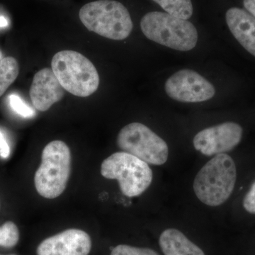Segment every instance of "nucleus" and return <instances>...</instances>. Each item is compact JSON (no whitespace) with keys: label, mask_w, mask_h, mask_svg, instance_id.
<instances>
[{"label":"nucleus","mask_w":255,"mask_h":255,"mask_svg":"<svg viewBox=\"0 0 255 255\" xmlns=\"http://www.w3.org/2000/svg\"><path fill=\"white\" fill-rule=\"evenodd\" d=\"M79 17L90 31L122 41L131 33L133 23L128 9L117 0H97L84 5Z\"/></svg>","instance_id":"obj_2"},{"label":"nucleus","mask_w":255,"mask_h":255,"mask_svg":"<svg viewBox=\"0 0 255 255\" xmlns=\"http://www.w3.org/2000/svg\"></svg>","instance_id":"obj_23"},{"label":"nucleus","mask_w":255,"mask_h":255,"mask_svg":"<svg viewBox=\"0 0 255 255\" xmlns=\"http://www.w3.org/2000/svg\"><path fill=\"white\" fill-rule=\"evenodd\" d=\"M164 90L169 98L184 103L205 102L216 94L211 82L189 69L179 70L167 79Z\"/></svg>","instance_id":"obj_8"},{"label":"nucleus","mask_w":255,"mask_h":255,"mask_svg":"<svg viewBox=\"0 0 255 255\" xmlns=\"http://www.w3.org/2000/svg\"><path fill=\"white\" fill-rule=\"evenodd\" d=\"M101 174L106 179H117L122 194L128 197L145 192L153 179L148 164L124 151L105 159L101 165Z\"/></svg>","instance_id":"obj_6"},{"label":"nucleus","mask_w":255,"mask_h":255,"mask_svg":"<svg viewBox=\"0 0 255 255\" xmlns=\"http://www.w3.org/2000/svg\"><path fill=\"white\" fill-rule=\"evenodd\" d=\"M110 255H159L158 253L150 248H137L119 245L111 252Z\"/></svg>","instance_id":"obj_18"},{"label":"nucleus","mask_w":255,"mask_h":255,"mask_svg":"<svg viewBox=\"0 0 255 255\" xmlns=\"http://www.w3.org/2000/svg\"><path fill=\"white\" fill-rule=\"evenodd\" d=\"M9 104L11 110L23 118H33L36 115L35 110H33L17 95L9 96Z\"/></svg>","instance_id":"obj_17"},{"label":"nucleus","mask_w":255,"mask_h":255,"mask_svg":"<svg viewBox=\"0 0 255 255\" xmlns=\"http://www.w3.org/2000/svg\"><path fill=\"white\" fill-rule=\"evenodd\" d=\"M243 129L234 122H226L209 127L194 137V148L206 156L229 152L241 142Z\"/></svg>","instance_id":"obj_9"},{"label":"nucleus","mask_w":255,"mask_h":255,"mask_svg":"<svg viewBox=\"0 0 255 255\" xmlns=\"http://www.w3.org/2000/svg\"><path fill=\"white\" fill-rule=\"evenodd\" d=\"M91 249L90 236L82 230L71 228L42 241L36 255H88Z\"/></svg>","instance_id":"obj_10"},{"label":"nucleus","mask_w":255,"mask_h":255,"mask_svg":"<svg viewBox=\"0 0 255 255\" xmlns=\"http://www.w3.org/2000/svg\"><path fill=\"white\" fill-rule=\"evenodd\" d=\"M163 10L164 12L189 20L194 16V7L192 0H151Z\"/></svg>","instance_id":"obj_14"},{"label":"nucleus","mask_w":255,"mask_h":255,"mask_svg":"<svg viewBox=\"0 0 255 255\" xmlns=\"http://www.w3.org/2000/svg\"><path fill=\"white\" fill-rule=\"evenodd\" d=\"M140 28L146 38L179 51H189L197 44V28L189 20L162 11H151L141 18Z\"/></svg>","instance_id":"obj_3"},{"label":"nucleus","mask_w":255,"mask_h":255,"mask_svg":"<svg viewBox=\"0 0 255 255\" xmlns=\"http://www.w3.org/2000/svg\"><path fill=\"white\" fill-rule=\"evenodd\" d=\"M236 179L237 169L232 157L226 153L218 154L199 171L193 189L201 202L215 207L229 199Z\"/></svg>","instance_id":"obj_1"},{"label":"nucleus","mask_w":255,"mask_h":255,"mask_svg":"<svg viewBox=\"0 0 255 255\" xmlns=\"http://www.w3.org/2000/svg\"><path fill=\"white\" fill-rule=\"evenodd\" d=\"M51 69L65 90L77 97H89L100 85V76L95 65L78 52H58L52 59Z\"/></svg>","instance_id":"obj_5"},{"label":"nucleus","mask_w":255,"mask_h":255,"mask_svg":"<svg viewBox=\"0 0 255 255\" xmlns=\"http://www.w3.org/2000/svg\"><path fill=\"white\" fill-rule=\"evenodd\" d=\"M65 91L52 69L45 68L33 77L29 95L35 109L46 112L63 98Z\"/></svg>","instance_id":"obj_11"},{"label":"nucleus","mask_w":255,"mask_h":255,"mask_svg":"<svg viewBox=\"0 0 255 255\" xmlns=\"http://www.w3.org/2000/svg\"><path fill=\"white\" fill-rule=\"evenodd\" d=\"M159 244L164 255H205L199 246L174 228H168L162 233Z\"/></svg>","instance_id":"obj_13"},{"label":"nucleus","mask_w":255,"mask_h":255,"mask_svg":"<svg viewBox=\"0 0 255 255\" xmlns=\"http://www.w3.org/2000/svg\"><path fill=\"white\" fill-rule=\"evenodd\" d=\"M243 207L247 212L255 215V181L243 199Z\"/></svg>","instance_id":"obj_19"},{"label":"nucleus","mask_w":255,"mask_h":255,"mask_svg":"<svg viewBox=\"0 0 255 255\" xmlns=\"http://www.w3.org/2000/svg\"><path fill=\"white\" fill-rule=\"evenodd\" d=\"M11 153V147H10L7 137L5 132L0 128V157L2 159H7Z\"/></svg>","instance_id":"obj_20"},{"label":"nucleus","mask_w":255,"mask_h":255,"mask_svg":"<svg viewBox=\"0 0 255 255\" xmlns=\"http://www.w3.org/2000/svg\"><path fill=\"white\" fill-rule=\"evenodd\" d=\"M243 4L244 9L255 18V0H243Z\"/></svg>","instance_id":"obj_21"},{"label":"nucleus","mask_w":255,"mask_h":255,"mask_svg":"<svg viewBox=\"0 0 255 255\" xmlns=\"http://www.w3.org/2000/svg\"><path fill=\"white\" fill-rule=\"evenodd\" d=\"M19 238L17 226L12 221H7L0 226V247L14 248L17 245Z\"/></svg>","instance_id":"obj_16"},{"label":"nucleus","mask_w":255,"mask_h":255,"mask_svg":"<svg viewBox=\"0 0 255 255\" xmlns=\"http://www.w3.org/2000/svg\"><path fill=\"white\" fill-rule=\"evenodd\" d=\"M119 148L152 165H162L169 157V147L162 137L140 123L124 127L117 137Z\"/></svg>","instance_id":"obj_7"},{"label":"nucleus","mask_w":255,"mask_h":255,"mask_svg":"<svg viewBox=\"0 0 255 255\" xmlns=\"http://www.w3.org/2000/svg\"><path fill=\"white\" fill-rule=\"evenodd\" d=\"M19 65L13 57H6L0 60V97L17 78Z\"/></svg>","instance_id":"obj_15"},{"label":"nucleus","mask_w":255,"mask_h":255,"mask_svg":"<svg viewBox=\"0 0 255 255\" xmlns=\"http://www.w3.org/2000/svg\"><path fill=\"white\" fill-rule=\"evenodd\" d=\"M8 21L4 16H0V28L7 26Z\"/></svg>","instance_id":"obj_22"},{"label":"nucleus","mask_w":255,"mask_h":255,"mask_svg":"<svg viewBox=\"0 0 255 255\" xmlns=\"http://www.w3.org/2000/svg\"><path fill=\"white\" fill-rule=\"evenodd\" d=\"M225 19L233 36L255 57V18L246 9L233 6L226 11Z\"/></svg>","instance_id":"obj_12"},{"label":"nucleus","mask_w":255,"mask_h":255,"mask_svg":"<svg viewBox=\"0 0 255 255\" xmlns=\"http://www.w3.org/2000/svg\"><path fill=\"white\" fill-rule=\"evenodd\" d=\"M71 162V152L65 142L53 140L43 148L41 165L34 177L39 195L53 199L63 194L70 178Z\"/></svg>","instance_id":"obj_4"}]
</instances>
